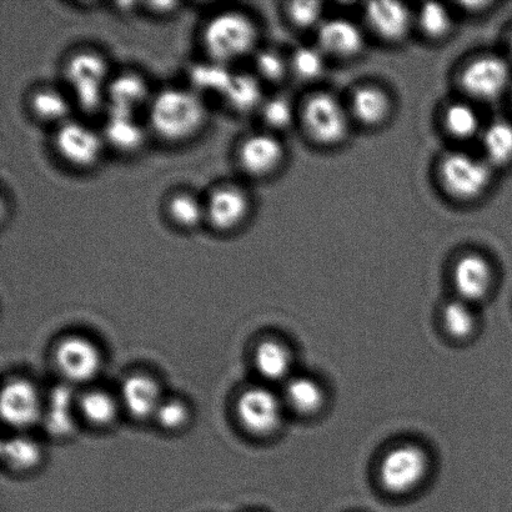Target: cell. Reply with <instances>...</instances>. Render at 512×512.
<instances>
[{
  "mask_svg": "<svg viewBox=\"0 0 512 512\" xmlns=\"http://www.w3.org/2000/svg\"><path fill=\"white\" fill-rule=\"evenodd\" d=\"M233 74L234 72L229 69L228 65L208 59L207 62L194 64L189 69V88L202 95L203 98L207 94L219 95L222 98Z\"/></svg>",
  "mask_w": 512,
  "mask_h": 512,
  "instance_id": "24",
  "label": "cell"
},
{
  "mask_svg": "<svg viewBox=\"0 0 512 512\" xmlns=\"http://www.w3.org/2000/svg\"><path fill=\"white\" fill-rule=\"evenodd\" d=\"M285 400L295 413L313 415L323 408L325 394L318 381L308 376H298L286 383Z\"/></svg>",
  "mask_w": 512,
  "mask_h": 512,
  "instance_id": "25",
  "label": "cell"
},
{
  "mask_svg": "<svg viewBox=\"0 0 512 512\" xmlns=\"http://www.w3.org/2000/svg\"><path fill=\"white\" fill-rule=\"evenodd\" d=\"M63 75L70 98L83 113L92 115L107 108V89L112 75L102 53L90 48L75 50L65 59Z\"/></svg>",
  "mask_w": 512,
  "mask_h": 512,
  "instance_id": "3",
  "label": "cell"
},
{
  "mask_svg": "<svg viewBox=\"0 0 512 512\" xmlns=\"http://www.w3.org/2000/svg\"><path fill=\"white\" fill-rule=\"evenodd\" d=\"M122 399L125 408L137 419L155 415L162 399L160 390L154 379L147 375H133L124 381Z\"/></svg>",
  "mask_w": 512,
  "mask_h": 512,
  "instance_id": "21",
  "label": "cell"
},
{
  "mask_svg": "<svg viewBox=\"0 0 512 512\" xmlns=\"http://www.w3.org/2000/svg\"><path fill=\"white\" fill-rule=\"evenodd\" d=\"M55 361L60 373L70 383H85L92 380L102 366V356L97 346L83 336L77 335L68 336L58 345Z\"/></svg>",
  "mask_w": 512,
  "mask_h": 512,
  "instance_id": "13",
  "label": "cell"
},
{
  "mask_svg": "<svg viewBox=\"0 0 512 512\" xmlns=\"http://www.w3.org/2000/svg\"><path fill=\"white\" fill-rule=\"evenodd\" d=\"M258 40L255 20L238 9L213 14L202 29V45L208 59L228 67L256 53Z\"/></svg>",
  "mask_w": 512,
  "mask_h": 512,
  "instance_id": "2",
  "label": "cell"
},
{
  "mask_svg": "<svg viewBox=\"0 0 512 512\" xmlns=\"http://www.w3.org/2000/svg\"><path fill=\"white\" fill-rule=\"evenodd\" d=\"M440 179L446 192L461 200H473L489 188V162L468 153H451L441 160Z\"/></svg>",
  "mask_w": 512,
  "mask_h": 512,
  "instance_id": "7",
  "label": "cell"
},
{
  "mask_svg": "<svg viewBox=\"0 0 512 512\" xmlns=\"http://www.w3.org/2000/svg\"><path fill=\"white\" fill-rule=\"evenodd\" d=\"M158 423L162 428L178 430L183 428L189 419L188 406L178 399L165 400L160 403L155 413Z\"/></svg>",
  "mask_w": 512,
  "mask_h": 512,
  "instance_id": "37",
  "label": "cell"
},
{
  "mask_svg": "<svg viewBox=\"0 0 512 512\" xmlns=\"http://www.w3.org/2000/svg\"><path fill=\"white\" fill-rule=\"evenodd\" d=\"M366 19L371 29L388 42H399L409 33L411 15L399 2H373L366 8Z\"/></svg>",
  "mask_w": 512,
  "mask_h": 512,
  "instance_id": "18",
  "label": "cell"
},
{
  "mask_svg": "<svg viewBox=\"0 0 512 512\" xmlns=\"http://www.w3.org/2000/svg\"><path fill=\"white\" fill-rule=\"evenodd\" d=\"M445 125L455 138L470 139L479 133V114L468 104H453L446 110Z\"/></svg>",
  "mask_w": 512,
  "mask_h": 512,
  "instance_id": "32",
  "label": "cell"
},
{
  "mask_svg": "<svg viewBox=\"0 0 512 512\" xmlns=\"http://www.w3.org/2000/svg\"><path fill=\"white\" fill-rule=\"evenodd\" d=\"M235 157L245 175L263 179L280 168L285 158V148L273 133H253L240 140Z\"/></svg>",
  "mask_w": 512,
  "mask_h": 512,
  "instance_id": "9",
  "label": "cell"
},
{
  "mask_svg": "<svg viewBox=\"0 0 512 512\" xmlns=\"http://www.w3.org/2000/svg\"><path fill=\"white\" fill-rule=\"evenodd\" d=\"M306 132L320 144L333 145L348 134L349 118L343 105L331 94H315L303 109Z\"/></svg>",
  "mask_w": 512,
  "mask_h": 512,
  "instance_id": "8",
  "label": "cell"
},
{
  "mask_svg": "<svg viewBox=\"0 0 512 512\" xmlns=\"http://www.w3.org/2000/svg\"><path fill=\"white\" fill-rule=\"evenodd\" d=\"M80 410L84 418L94 425H108L117 416L118 408L112 396L104 391L93 390L80 399Z\"/></svg>",
  "mask_w": 512,
  "mask_h": 512,
  "instance_id": "31",
  "label": "cell"
},
{
  "mask_svg": "<svg viewBox=\"0 0 512 512\" xmlns=\"http://www.w3.org/2000/svg\"><path fill=\"white\" fill-rule=\"evenodd\" d=\"M205 202V223L214 232L232 234L248 222L253 210L247 189L235 183H222L210 190Z\"/></svg>",
  "mask_w": 512,
  "mask_h": 512,
  "instance_id": "5",
  "label": "cell"
},
{
  "mask_svg": "<svg viewBox=\"0 0 512 512\" xmlns=\"http://www.w3.org/2000/svg\"><path fill=\"white\" fill-rule=\"evenodd\" d=\"M453 281L459 299L473 304L489 294L493 284V270L483 256L465 255L455 264Z\"/></svg>",
  "mask_w": 512,
  "mask_h": 512,
  "instance_id": "15",
  "label": "cell"
},
{
  "mask_svg": "<svg viewBox=\"0 0 512 512\" xmlns=\"http://www.w3.org/2000/svg\"><path fill=\"white\" fill-rule=\"evenodd\" d=\"M324 52L320 48L301 47L295 50L289 67L303 80H313L324 72Z\"/></svg>",
  "mask_w": 512,
  "mask_h": 512,
  "instance_id": "35",
  "label": "cell"
},
{
  "mask_svg": "<svg viewBox=\"0 0 512 512\" xmlns=\"http://www.w3.org/2000/svg\"><path fill=\"white\" fill-rule=\"evenodd\" d=\"M291 23L299 28H310L321 23L323 5L319 2H293L288 9Z\"/></svg>",
  "mask_w": 512,
  "mask_h": 512,
  "instance_id": "38",
  "label": "cell"
},
{
  "mask_svg": "<svg viewBox=\"0 0 512 512\" xmlns=\"http://www.w3.org/2000/svg\"><path fill=\"white\" fill-rule=\"evenodd\" d=\"M255 75L261 82L279 83L288 72L289 64L273 49H260L254 57Z\"/></svg>",
  "mask_w": 512,
  "mask_h": 512,
  "instance_id": "34",
  "label": "cell"
},
{
  "mask_svg": "<svg viewBox=\"0 0 512 512\" xmlns=\"http://www.w3.org/2000/svg\"><path fill=\"white\" fill-rule=\"evenodd\" d=\"M164 212L175 228L192 232L205 223V202L189 190H178L169 195Z\"/></svg>",
  "mask_w": 512,
  "mask_h": 512,
  "instance_id": "23",
  "label": "cell"
},
{
  "mask_svg": "<svg viewBox=\"0 0 512 512\" xmlns=\"http://www.w3.org/2000/svg\"><path fill=\"white\" fill-rule=\"evenodd\" d=\"M4 463L15 470H30L42 461V449L28 436H14L2 444Z\"/></svg>",
  "mask_w": 512,
  "mask_h": 512,
  "instance_id": "28",
  "label": "cell"
},
{
  "mask_svg": "<svg viewBox=\"0 0 512 512\" xmlns=\"http://www.w3.org/2000/svg\"><path fill=\"white\" fill-rule=\"evenodd\" d=\"M319 45L324 53L348 58L361 52L364 37L361 30L350 20L334 18L321 23Z\"/></svg>",
  "mask_w": 512,
  "mask_h": 512,
  "instance_id": "19",
  "label": "cell"
},
{
  "mask_svg": "<svg viewBox=\"0 0 512 512\" xmlns=\"http://www.w3.org/2000/svg\"><path fill=\"white\" fill-rule=\"evenodd\" d=\"M222 100L225 107L235 114L259 112L265 100L263 82L255 74L234 73Z\"/></svg>",
  "mask_w": 512,
  "mask_h": 512,
  "instance_id": "20",
  "label": "cell"
},
{
  "mask_svg": "<svg viewBox=\"0 0 512 512\" xmlns=\"http://www.w3.org/2000/svg\"><path fill=\"white\" fill-rule=\"evenodd\" d=\"M153 94L142 74L124 70L112 75L107 89L108 112L138 115L140 109H148Z\"/></svg>",
  "mask_w": 512,
  "mask_h": 512,
  "instance_id": "14",
  "label": "cell"
},
{
  "mask_svg": "<svg viewBox=\"0 0 512 512\" xmlns=\"http://www.w3.org/2000/svg\"><path fill=\"white\" fill-rule=\"evenodd\" d=\"M144 7L147 8L148 12L157 17H168V15L177 12L179 3L177 2H150L144 3Z\"/></svg>",
  "mask_w": 512,
  "mask_h": 512,
  "instance_id": "39",
  "label": "cell"
},
{
  "mask_svg": "<svg viewBox=\"0 0 512 512\" xmlns=\"http://www.w3.org/2000/svg\"><path fill=\"white\" fill-rule=\"evenodd\" d=\"M0 411L4 423L19 430L42 421L44 413L37 388L25 379H14L4 386Z\"/></svg>",
  "mask_w": 512,
  "mask_h": 512,
  "instance_id": "11",
  "label": "cell"
},
{
  "mask_svg": "<svg viewBox=\"0 0 512 512\" xmlns=\"http://www.w3.org/2000/svg\"><path fill=\"white\" fill-rule=\"evenodd\" d=\"M451 15L444 5L438 3H426L419 13V24L423 32L430 38L445 37L451 29Z\"/></svg>",
  "mask_w": 512,
  "mask_h": 512,
  "instance_id": "36",
  "label": "cell"
},
{
  "mask_svg": "<svg viewBox=\"0 0 512 512\" xmlns=\"http://www.w3.org/2000/svg\"><path fill=\"white\" fill-rule=\"evenodd\" d=\"M254 363L258 373L270 381L288 378L291 370V356L288 348L274 340H266L258 345L254 354Z\"/></svg>",
  "mask_w": 512,
  "mask_h": 512,
  "instance_id": "26",
  "label": "cell"
},
{
  "mask_svg": "<svg viewBox=\"0 0 512 512\" xmlns=\"http://www.w3.org/2000/svg\"><path fill=\"white\" fill-rule=\"evenodd\" d=\"M351 112L360 123L376 125L384 122L390 112V100L383 90L364 87L356 90L351 99Z\"/></svg>",
  "mask_w": 512,
  "mask_h": 512,
  "instance_id": "27",
  "label": "cell"
},
{
  "mask_svg": "<svg viewBox=\"0 0 512 512\" xmlns=\"http://www.w3.org/2000/svg\"><path fill=\"white\" fill-rule=\"evenodd\" d=\"M259 114L269 130H283L293 122L294 109L288 98L275 95V97L265 98Z\"/></svg>",
  "mask_w": 512,
  "mask_h": 512,
  "instance_id": "33",
  "label": "cell"
},
{
  "mask_svg": "<svg viewBox=\"0 0 512 512\" xmlns=\"http://www.w3.org/2000/svg\"><path fill=\"white\" fill-rule=\"evenodd\" d=\"M74 391L67 384L57 385L50 391L48 404L43 413L45 430L57 438L73 433L75 420L73 414Z\"/></svg>",
  "mask_w": 512,
  "mask_h": 512,
  "instance_id": "22",
  "label": "cell"
},
{
  "mask_svg": "<svg viewBox=\"0 0 512 512\" xmlns=\"http://www.w3.org/2000/svg\"><path fill=\"white\" fill-rule=\"evenodd\" d=\"M429 459L419 446L404 444L385 454L379 468L381 486L391 494H406L423 483Z\"/></svg>",
  "mask_w": 512,
  "mask_h": 512,
  "instance_id": "6",
  "label": "cell"
},
{
  "mask_svg": "<svg viewBox=\"0 0 512 512\" xmlns=\"http://www.w3.org/2000/svg\"><path fill=\"white\" fill-rule=\"evenodd\" d=\"M443 321L446 331L458 340L468 339L473 335L476 326V316L471 304L460 299L445 306Z\"/></svg>",
  "mask_w": 512,
  "mask_h": 512,
  "instance_id": "30",
  "label": "cell"
},
{
  "mask_svg": "<svg viewBox=\"0 0 512 512\" xmlns=\"http://www.w3.org/2000/svg\"><path fill=\"white\" fill-rule=\"evenodd\" d=\"M486 160L490 164H508L512 160V124L499 120L489 125L483 134Z\"/></svg>",
  "mask_w": 512,
  "mask_h": 512,
  "instance_id": "29",
  "label": "cell"
},
{
  "mask_svg": "<svg viewBox=\"0 0 512 512\" xmlns=\"http://www.w3.org/2000/svg\"><path fill=\"white\" fill-rule=\"evenodd\" d=\"M73 99L53 85H39L29 93L27 105L30 115L42 124L59 127L70 118Z\"/></svg>",
  "mask_w": 512,
  "mask_h": 512,
  "instance_id": "17",
  "label": "cell"
},
{
  "mask_svg": "<svg viewBox=\"0 0 512 512\" xmlns=\"http://www.w3.org/2000/svg\"><path fill=\"white\" fill-rule=\"evenodd\" d=\"M148 128L168 144L197 138L208 123L207 103L189 87H167L154 93L148 107Z\"/></svg>",
  "mask_w": 512,
  "mask_h": 512,
  "instance_id": "1",
  "label": "cell"
},
{
  "mask_svg": "<svg viewBox=\"0 0 512 512\" xmlns=\"http://www.w3.org/2000/svg\"><path fill=\"white\" fill-rule=\"evenodd\" d=\"M237 413L240 423L250 433L269 435L279 428L283 408L273 391L256 386L240 396Z\"/></svg>",
  "mask_w": 512,
  "mask_h": 512,
  "instance_id": "10",
  "label": "cell"
},
{
  "mask_svg": "<svg viewBox=\"0 0 512 512\" xmlns=\"http://www.w3.org/2000/svg\"><path fill=\"white\" fill-rule=\"evenodd\" d=\"M148 130L138 115L108 112L102 134L107 148L119 154L139 153L148 142Z\"/></svg>",
  "mask_w": 512,
  "mask_h": 512,
  "instance_id": "16",
  "label": "cell"
},
{
  "mask_svg": "<svg viewBox=\"0 0 512 512\" xmlns=\"http://www.w3.org/2000/svg\"><path fill=\"white\" fill-rule=\"evenodd\" d=\"M52 143L58 158L79 172H89L98 167L107 149L102 130L75 119L54 129Z\"/></svg>",
  "mask_w": 512,
  "mask_h": 512,
  "instance_id": "4",
  "label": "cell"
},
{
  "mask_svg": "<svg viewBox=\"0 0 512 512\" xmlns=\"http://www.w3.org/2000/svg\"><path fill=\"white\" fill-rule=\"evenodd\" d=\"M461 87L481 102H491L505 92L510 82L508 64L498 57H481L461 73Z\"/></svg>",
  "mask_w": 512,
  "mask_h": 512,
  "instance_id": "12",
  "label": "cell"
},
{
  "mask_svg": "<svg viewBox=\"0 0 512 512\" xmlns=\"http://www.w3.org/2000/svg\"><path fill=\"white\" fill-rule=\"evenodd\" d=\"M510 50H511V54H512V34H511V37H510Z\"/></svg>",
  "mask_w": 512,
  "mask_h": 512,
  "instance_id": "40",
  "label": "cell"
}]
</instances>
